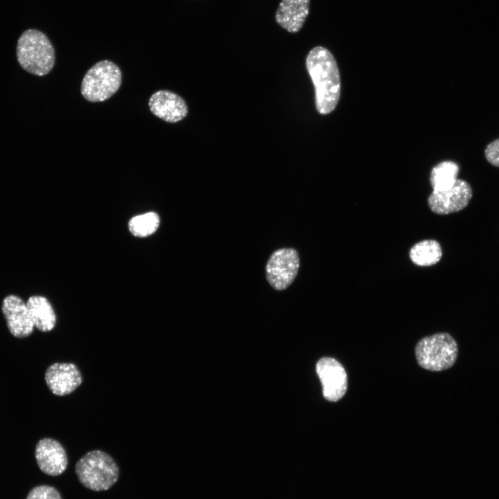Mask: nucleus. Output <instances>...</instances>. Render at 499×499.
Masks as SVG:
<instances>
[{"mask_svg": "<svg viewBox=\"0 0 499 499\" xmlns=\"http://www.w3.org/2000/svg\"><path fill=\"white\" fill-rule=\"evenodd\" d=\"M148 106L155 116L168 123L178 122L188 113L184 100L168 90L155 91L149 98Z\"/></svg>", "mask_w": 499, "mask_h": 499, "instance_id": "12", "label": "nucleus"}, {"mask_svg": "<svg viewBox=\"0 0 499 499\" xmlns=\"http://www.w3.org/2000/svg\"><path fill=\"white\" fill-rule=\"evenodd\" d=\"M121 82L120 68L112 61L102 60L93 65L84 76L81 94L89 102L105 101L119 90Z\"/></svg>", "mask_w": 499, "mask_h": 499, "instance_id": "5", "label": "nucleus"}, {"mask_svg": "<svg viewBox=\"0 0 499 499\" xmlns=\"http://www.w3.org/2000/svg\"><path fill=\"white\" fill-rule=\"evenodd\" d=\"M307 71L315 89L319 113L327 114L335 108L340 96V76L336 60L323 46L311 49L306 60Z\"/></svg>", "mask_w": 499, "mask_h": 499, "instance_id": "1", "label": "nucleus"}, {"mask_svg": "<svg viewBox=\"0 0 499 499\" xmlns=\"http://www.w3.org/2000/svg\"><path fill=\"white\" fill-rule=\"evenodd\" d=\"M484 155L489 163L499 167V138L487 146Z\"/></svg>", "mask_w": 499, "mask_h": 499, "instance_id": "19", "label": "nucleus"}, {"mask_svg": "<svg viewBox=\"0 0 499 499\" xmlns=\"http://www.w3.org/2000/svg\"><path fill=\"white\" fill-rule=\"evenodd\" d=\"M470 184L457 179L449 189L433 191L429 195L428 204L430 210L437 214L446 215L459 211L465 208L472 198Z\"/></svg>", "mask_w": 499, "mask_h": 499, "instance_id": "7", "label": "nucleus"}, {"mask_svg": "<svg viewBox=\"0 0 499 499\" xmlns=\"http://www.w3.org/2000/svg\"><path fill=\"white\" fill-rule=\"evenodd\" d=\"M26 499H62V497L54 487L42 485L33 488Z\"/></svg>", "mask_w": 499, "mask_h": 499, "instance_id": "18", "label": "nucleus"}, {"mask_svg": "<svg viewBox=\"0 0 499 499\" xmlns=\"http://www.w3.org/2000/svg\"><path fill=\"white\" fill-rule=\"evenodd\" d=\"M418 364L426 369L440 371L455 364L458 347L455 339L447 333H438L421 339L415 347Z\"/></svg>", "mask_w": 499, "mask_h": 499, "instance_id": "4", "label": "nucleus"}, {"mask_svg": "<svg viewBox=\"0 0 499 499\" xmlns=\"http://www.w3.org/2000/svg\"><path fill=\"white\" fill-rule=\"evenodd\" d=\"M316 371L323 387V396L329 401L341 399L347 389V375L343 366L336 360L324 357L318 360Z\"/></svg>", "mask_w": 499, "mask_h": 499, "instance_id": "8", "label": "nucleus"}, {"mask_svg": "<svg viewBox=\"0 0 499 499\" xmlns=\"http://www.w3.org/2000/svg\"><path fill=\"white\" fill-rule=\"evenodd\" d=\"M34 327L42 332L51 331L55 327L56 315L49 300L40 295H33L26 302Z\"/></svg>", "mask_w": 499, "mask_h": 499, "instance_id": "14", "label": "nucleus"}, {"mask_svg": "<svg viewBox=\"0 0 499 499\" xmlns=\"http://www.w3.org/2000/svg\"><path fill=\"white\" fill-rule=\"evenodd\" d=\"M459 166L453 161H444L431 170L430 182L433 191H441L450 189L457 180Z\"/></svg>", "mask_w": 499, "mask_h": 499, "instance_id": "15", "label": "nucleus"}, {"mask_svg": "<svg viewBox=\"0 0 499 499\" xmlns=\"http://www.w3.org/2000/svg\"><path fill=\"white\" fill-rule=\"evenodd\" d=\"M44 378L51 392L60 396L71 394L82 382L81 373L76 365L69 362L52 364L46 369Z\"/></svg>", "mask_w": 499, "mask_h": 499, "instance_id": "10", "label": "nucleus"}, {"mask_svg": "<svg viewBox=\"0 0 499 499\" xmlns=\"http://www.w3.org/2000/svg\"><path fill=\"white\" fill-rule=\"evenodd\" d=\"M310 0H281L275 12V20L290 33L303 27L309 13Z\"/></svg>", "mask_w": 499, "mask_h": 499, "instance_id": "13", "label": "nucleus"}, {"mask_svg": "<svg viewBox=\"0 0 499 499\" xmlns=\"http://www.w3.org/2000/svg\"><path fill=\"white\" fill-rule=\"evenodd\" d=\"M299 265V256L295 249L283 247L276 250L265 265L266 279L273 289L284 290L295 279Z\"/></svg>", "mask_w": 499, "mask_h": 499, "instance_id": "6", "label": "nucleus"}, {"mask_svg": "<svg viewBox=\"0 0 499 499\" xmlns=\"http://www.w3.org/2000/svg\"><path fill=\"white\" fill-rule=\"evenodd\" d=\"M159 224L158 214L150 211L132 217L128 222V228L133 236L145 238L154 234Z\"/></svg>", "mask_w": 499, "mask_h": 499, "instance_id": "17", "label": "nucleus"}, {"mask_svg": "<svg viewBox=\"0 0 499 499\" xmlns=\"http://www.w3.org/2000/svg\"><path fill=\"white\" fill-rule=\"evenodd\" d=\"M35 455L41 471L49 475H61L67 467L66 451L61 444L53 439L40 440L35 447Z\"/></svg>", "mask_w": 499, "mask_h": 499, "instance_id": "11", "label": "nucleus"}, {"mask_svg": "<svg viewBox=\"0 0 499 499\" xmlns=\"http://www.w3.org/2000/svg\"><path fill=\"white\" fill-rule=\"evenodd\" d=\"M442 252L440 245L435 240H424L414 245L410 250V258L416 265L430 266L438 263Z\"/></svg>", "mask_w": 499, "mask_h": 499, "instance_id": "16", "label": "nucleus"}, {"mask_svg": "<svg viewBox=\"0 0 499 499\" xmlns=\"http://www.w3.org/2000/svg\"><path fill=\"white\" fill-rule=\"evenodd\" d=\"M1 310L13 336L22 338L33 333L34 325L27 305L21 298L15 295L6 296L2 301Z\"/></svg>", "mask_w": 499, "mask_h": 499, "instance_id": "9", "label": "nucleus"}, {"mask_svg": "<svg viewBox=\"0 0 499 499\" xmlns=\"http://www.w3.org/2000/svg\"><path fill=\"white\" fill-rule=\"evenodd\" d=\"M75 472L80 482L94 491L108 490L119 477V468L114 459L100 450L89 451L79 459Z\"/></svg>", "mask_w": 499, "mask_h": 499, "instance_id": "3", "label": "nucleus"}, {"mask_svg": "<svg viewBox=\"0 0 499 499\" xmlns=\"http://www.w3.org/2000/svg\"><path fill=\"white\" fill-rule=\"evenodd\" d=\"M16 53L21 67L33 75L44 76L54 67V48L48 37L37 29L30 28L22 33Z\"/></svg>", "mask_w": 499, "mask_h": 499, "instance_id": "2", "label": "nucleus"}]
</instances>
